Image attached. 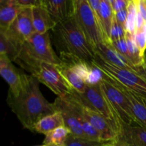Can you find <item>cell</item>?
<instances>
[{
  "label": "cell",
  "mask_w": 146,
  "mask_h": 146,
  "mask_svg": "<svg viewBox=\"0 0 146 146\" xmlns=\"http://www.w3.org/2000/svg\"><path fill=\"white\" fill-rule=\"evenodd\" d=\"M114 143H100L89 141L85 138H77L72 134H70L66 141L65 146H104L107 144Z\"/></svg>",
  "instance_id": "25"
},
{
  "label": "cell",
  "mask_w": 146,
  "mask_h": 146,
  "mask_svg": "<svg viewBox=\"0 0 146 146\" xmlns=\"http://www.w3.org/2000/svg\"><path fill=\"white\" fill-rule=\"evenodd\" d=\"M64 126V121L59 111L48 115L40 120L34 127V132L47 135L54 130Z\"/></svg>",
  "instance_id": "20"
},
{
  "label": "cell",
  "mask_w": 146,
  "mask_h": 146,
  "mask_svg": "<svg viewBox=\"0 0 146 146\" xmlns=\"http://www.w3.org/2000/svg\"><path fill=\"white\" fill-rule=\"evenodd\" d=\"M115 146H146V128L123 123Z\"/></svg>",
  "instance_id": "12"
},
{
  "label": "cell",
  "mask_w": 146,
  "mask_h": 146,
  "mask_svg": "<svg viewBox=\"0 0 146 146\" xmlns=\"http://www.w3.org/2000/svg\"><path fill=\"white\" fill-rule=\"evenodd\" d=\"M130 0H110L114 13L128 8Z\"/></svg>",
  "instance_id": "28"
},
{
  "label": "cell",
  "mask_w": 146,
  "mask_h": 146,
  "mask_svg": "<svg viewBox=\"0 0 146 146\" xmlns=\"http://www.w3.org/2000/svg\"><path fill=\"white\" fill-rule=\"evenodd\" d=\"M74 6L76 21L93 48L101 44H109L88 0H74Z\"/></svg>",
  "instance_id": "4"
},
{
  "label": "cell",
  "mask_w": 146,
  "mask_h": 146,
  "mask_svg": "<svg viewBox=\"0 0 146 146\" xmlns=\"http://www.w3.org/2000/svg\"><path fill=\"white\" fill-rule=\"evenodd\" d=\"M100 86L121 122L129 125L137 124L131 110V104L122 91L106 79L104 75L100 81Z\"/></svg>",
  "instance_id": "9"
},
{
  "label": "cell",
  "mask_w": 146,
  "mask_h": 146,
  "mask_svg": "<svg viewBox=\"0 0 146 146\" xmlns=\"http://www.w3.org/2000/svg\"><path fill=\"white\" fill-rule=\"evenodd\" d=\"M20 50L16 47L2 33H0V55L7 56L11 62H15Z\"/></svg>",
  "instance_id": "23"
},
{
  "label": "cell",
  "mask_w": 146,
  "mask_h": 146,
  "mask_svg": "<svg viewBox=\"0 0 146 146\" xmlns=\"http://www.w3.org/2000/svg\"><path fill=\"white\" fill-rule=\"evenodd\" d=\"M33 25L35 33L44 34L52 30L56 25V23L52 19L46 8L42 3L41 5L32 8Z\"/></svg>",
  "instance_id": "17"
},
{
  "label": "cell",
  "mask_w": 146,
  "mask_h": 146,
  "mask_svg": "<svg viewBox=\"0 0 146 146\" xmlns=\"http://www.w3.org/2000/svg\"><path fill=\"white\" fill-rule=\"evenodd\" d=\"M15 62L30 75L34 76L44 63L58 65L61 61L51 46L50 34L46 32L34 33L29 37L23 44Z\"/></svg>",
  "instance_id": "3"
},
{
  "label": "cell",
  "mask_w": 146,
  "mask_h": 146,
  "mask_svg": "<svg viewBox=\"0 0 146 146\" xmlns=\"http://www.w3.org/2000/svg\"><path fill=\"white\" fill-rule=\"evenodd\" d=\"M104 146H115V144H114V143H109V144H107V145H106Z\"/></svg>",
  "instance_id": "30"
},
{
  "label": "cell",
  "mask_w": 146,
  "mask_h": 146,
  "mask_svg": "<svg viewBox=\"0 0 146 146\" xmlns=\"http://www.w3.org/2000/svg\"><path fill=\"white\" fill-rule=\"evenodd\" d=\"M43 4L56 24L74 16V0H43Z\"/></svg>",
  "instance_id": "16"
},
{
  "label": "cell",
  "mask_w": 146,
  "mask_h": 146,
  "mask_svg": "<svg viewBox=\"0 0 146 146\" xmlns=\"http://www.w3.org/2000/svg\"><path fill=\"white\" fill-rule=\"evenodd\" d=\"M63 98H65L77 112L82 115L94 126L99 133L104 142H115L118 138V133L113 125L105 117L84 104L72 91Z\"/></svg>",
  "instance_id": "6"
},
{
  "label": "cell",
  "mask_w": 146,
  "mask_h": 146,
  "mask_svg": "<svg viewBox=\"0 0 146 146\" xmlns=\"http://www.w3.org/2000/svg\"><path fill=\"white\" fill-rule=\"evenodd\" d=\"M70 134L71 132L66 127H59L45 135L43 145L65 146L66 141Z\"/></svg>",
  "instance_id": "22"
},
{
  "label": "cell",
  "mask_w": 146,
  "mask_h": 146,
  "mask_svg": "<svg viewBox=\"0 0 146 146\" xmlns=\"http://www.w3.org/2000/svg\"><path fill=\"white\" fill-rule=\"evenodd\" d=\"M114 21V12L110 0H101L100 9V22L108 43L111 44V34Z\"/></svg>",
  "instance_id": "21"
},
{
  "label": "cell",
  "mask_w": 146,
  "mask_h": 146,
  "mask_svg": "<svg viewBox=\"0 0 146 146\" xmlns=\"http://www.w3.org/2000/svg\"><path fill=\"white\" fill-rule=\"evenodd\" d=\"M72 91L84 104L105 117L113 125L118 135L123 123L101 89L100 82L94 85H88L82 94H79L74 90Z\"/></svg>",
  "instance_id": "7"
},
{
  "label": "cell",
  "mask_w": 146,
  "mask_h": 146,
  "mask_svg": "<svg viewBox=\"0 0 146 146\" xmlns=\"http://www.w3.org/2000/svg\"><path fill=\"white\" fill-rule=\"evenodd\" d=\"M96 56L104 62L123 69L146 74V67L142 68L134 65L132 62L117 52L111 44H103L94 48Z\"/></svg>",
  "instance_id": "11"
},
{
  "label": "cell",
  "mask_w": 146,
  "mask_h": 146,
  "mask_svg": "<svg viewBox=\"0 0 146 146\" xmlns=\"http://www.w3.org/2000/svg\"><path fill=\"white\" fill-rule=\"evenodd\" d=\"M128 8L124 9L121 10V11H118L116 13H114V19L117 23L122 26L125 30V27H126V22L127 19H128Z\"/></svg>",
  "instance_id": "27"
},
{
  "label": "cell",
  "mask_w": 146,
  "mask_h": 146,
  "mask_svg": "<svg viewBox=\"0 0 146 146\" xmlns=\"http://www.w3.org/2000/svg\"><path fill=\"white\" fill-rule=\"evenodd\" d=\"M33 76L48 87L58 98H63L71 91V88L64 81L56 65L44 63Z\"/></svg>",
  "instance_id": "10"
},
{
  "label": "cell",
  "mask_w": 146,
  "mask_h": 146,
  "mask_svg": "<svg viewBox=\"0 0 146 146\" xmlns=\"http://www.w3.org/2000/svg\"><path fill=\"white\" fill-rule=\"evenodd\" d=\"M17 5L22 8H33L41 5L42 0H14Z\"/></svg>",
  "instance_id": "29"
},
{
  "label": "cell",
  "mask_w": 146,
  "mask_h": 146,
  "mask_svg": "<svg viewBox=\"0 0 146 146\" xmlns=\"http://www.w3.org/2000/svg\"><path fill=\"white\" fill-rule=\"evenodd\" d=\"M56 67L64 81L71 88V91L74 90L79 94L84 92L88 85L73 67L62 62L56 65Z\"/></svg>",
  "instance_id": "18"
},
{
  "label": "cell",
  "mask_w": 146,
  "mask_h": 146,
  "mask_svg": "<svg viewBox=\"0 0 146 146\" xmlns=\"http://www.w3.org/2000/svg\"><path fill=\"white\" fill-rule=\"evenodd\" d=\"M57 111H59L62 115L64 121V126L66 127L74 136L77 138H84L82 127L79 121L78 113L64 98H58L54 101Z\"/></svg>",
  "instance_id": "13"
},
{
  "label": "cell",
  "mask_w": 146,
  "mask_h": 146,
  "mask_svg": "<svg viewBox=\"0 0 146 146\" xmlns=\"http://www.w3.org/2000/svg\"><path fill=\"white\" fill-rule=\"evenodd\" d=\"M36 146H44V145H36Z\"/></svg>",
  "instance_id": "32"
},
{
  "label": "cell",
  "mask_w": 146,
  "mask_h": 146,
  "mask_svg": "<svg viewBox=\"0 0 146 146\" xmlns=\"http://www.w3.org/2000/svg\"><path fill=\"white\" fill-rule=\"evenodd\" d=\"M138 10V0H130L128 7V19H127L125 31L134 34L136 29V16Z\"/></svg>",
  "instance_id": "24"
},
{
  "label": "cell",
  "mask_w": 146,
  "mask_h": 146,
  "mask_svg": "<svg viewBox=\"0 0 146 146\" xmlns=\"http://www.w3.org/2000/svg\"><path fill=\"white\" fill-rule=\"evenodd\" d=\"M0 74L9 86L8 92L18 95L22 87L24 74L19 72L12 62L3 55H0Z\"/></svg>",
  "instance_id": "15"
},
{
  "label": "cell",
  "mask_w": 146,
  "mask_h": 146,
  "mask_svg": "<svg viewBox=\"0 0 146 146\" xmlns=\"http://www.w3.org/2000/svg\"><path fill=\"white\" fill-rule=\"evenodd\" d=\"M22 7L17 5L14 0L0 1V32L7 31Z\"/></svg>",
  "instance_id": "19"
},
{
  "label": "cell",
  "mask_w": 146,
  "mask_h": 146,
  "mask_svg": "<svg viewBox=\"0 0 146 146\" xmlns=\"http://www.w3.org/2000/svg\"><path fill=\"white\" fill-rule=\"evenodd\" d=\"M34 33L32 8H23L7 31L2 34L21 51L23 44Z\"/></svg>",
  "instance_id": "8"
},
{
  "label": "cell",
  "mask_w": 146,
  "mask_h": 146,
  "mask_svg": "<svg viewBox=\"0 0 146 146\" xmlns=\"http://www.w3.org/2000/svg\"><path fill=\"white\" fill-rule=\"evenodd\" d=\"M7 102L22 125L34 132L36 124L44 117L57 112L54 103H49L41 94L39 81L31 75L24 74L19 94L14 96L8 92Z\"/></svg>",
  "instance_id": "1"
},
{
  "label": "cell",
  "mask_w": 146,
  "mask_h": 146,
  "mask_svg": "<svg viewBox=\"0 0 146 146\" xmlns=\"http://www.w3.org/2000/svg\"><path fill=\"white\" fill-rule=\"evenodd\" d=\"M92 65L114 81L146 99V74L118 68L97 56Z\"/></svg>",
  "instance_id": "5"
},
{
  "label": "cell",
  "mask_w": 146,
  "mask_h": 146,
  "mask_svg": "<svg viewBox=\"0 0 146 146\" xmlns=\"http://www.w3.org/2000/svg\"><path fill=\"white\" fill-rule=\"evenodd\" d=\"M135 42L143 56H145L146 50V23L139 29L134 33Z\"/></svg>",
  "instance_id": "26"
},
{
  "label": "cell",
  "mask_w": 146,
  "mask_h": 146,
  "mask_svg": "<svg viewBox=\"0 0 146 146\" xmlns=\"http://www.w3.org/2000/svg\"><path fill=\"white\" fill-rule=\"evenodd\" d=\"M51 31V40L60 54L74 55L90 64L96 59L94 49L78 27L74 16L56 24Z\"/></svg>",
  "instance_id": "2"
},
{
  "label": "cell",
  "mask_w": 146,
  "mask_h": 146,
  "mask_svg": "<svg viewBox=\"0 0 146 146\" xmlns=\"http://www.w3.org/2000/svg\"><path fill=\"white\" fill-rule=\"evenodd\" d=\"M103 74V73H102ZM104 77L109 82H111L113 85L119 88L123 94L126 96L131 104V110H132L133 114L135 118V123L138 125H141L146 128V99L139 96L133 91L127 89L125 87L121 86V84H118L114 81L109 77L107 76L104 74H103Z\"/></svg>",
  "instance_id": "14"
},
{
  "label": "cell",
  "mask_w": 146,
  "mask_h": 146,
  "mask_svg": "<svg viewBox=\"0 0 146 146\" xmlns=\"http://www.w3.org/2000/svg\"><path fill=\"white\" fill-rule=\"evenodd\" d=\"M44 145V146H58V145Z\"/></svg>",
  "instance_id": "31"
}]
</instances>
